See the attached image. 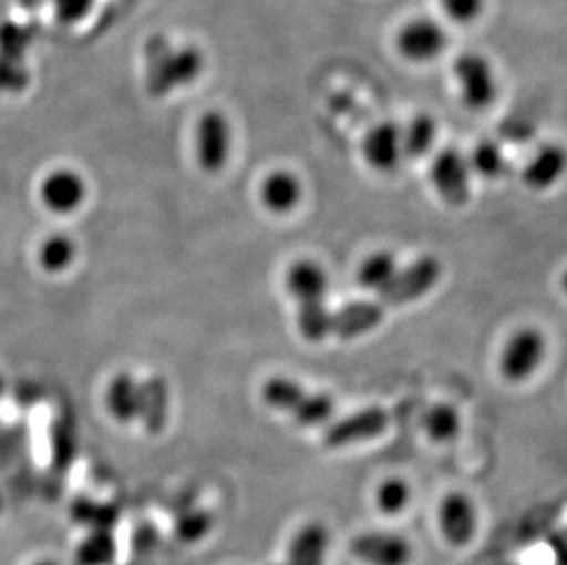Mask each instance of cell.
I'll return each mask as SVG.
<instances>
[{"instance_id": "1", "label": "cell", "mask_w": 567, "mask_h": 565, "mask_svg": "<svg viewBox=\"0 0 567 565\" xmlns=\"http://www.w3.org/2000/svg\"><path fill=\"white\" fill-rule=\"evenodd\" d=\"M203 69V52L197 47H175L158 38L145 50V85L151 96L164 97L192 85Z\"/></svg>"}, {"instance_id": "2", "label": "cell", "mask_w": 567, "mask_h": 565, "mask_svg": "<svg viewBox=\"0 0 567 565\" xmlns=\"http://www.w3.org/2000/svg\"><path fill=\"white\" fill-rule=\"evenodd\" d=\"M262 400L270 408L295 417L301 427H318L329 421L334 404L329 396L309 393L295 380L274 377L262 386Z\"/></svg>"}, {"instance_id": "3", "label": "cell", "mask_w": 567, "mask_h": 565, "mask_svg": "<svg viewBox=\"0 0 567 565\" xmlns=\"http://www.w3.org/2000/svg\"><path fill=\"white\" fill-rule=\"evenodd\" d=\"M454 75L460 85L461 100L466 107L472 111H483L493 105L498 94V86L487 58H483L477 52L457 55L454 61Z\"/></svg>"}, {"instance_id": "4", "label": "cell", "mask_w": 567, "mask_h": 565, "mask_svg": "<svg viewBox=\"0 0 567 565\" xmlns=\"http://www.w3.org/2000/svg\"><path fill=\"white\" fill-rule=\"evenodd\" d=\"M441 274L443 268L435 257H421L401 273L396 270L393 279L379 290L380 301L393 307L412 304L415 299L423 298L424 294H429L440 282Z\"/></svg>"}, {"instance_id": "5", "label": "cell", "mask_w": 567, "mask_h": 565, "mask_svg": "<svg viewBox=\"0 0 567 565\" xmlns=\"http://www.w3.org/2000/svg\"><path fill=\"white\" fill-rule=\"evenodd\" d=\"M396 52L412 63H429L440 58L449 47V35L440 22L430 17H415L399 28Z\"/></svg>"}, {"instance_id": "6", "label": "cell", "mask_w": 567, "mask_h": 565, "mask_svg": "<svg viewBox=\"0 0 567 565\" xmlns=\"http://www.w3.org/2000/svg\"><path fill=\"white\" fill-rule=\"evenodd\" d=\"M230 122L220 111H208L195 129V155L206 173H219L230 156Z\"/></svg>"}, {"instance_id": "7", "label": "cell", "mask_w": 567, "mask_h": 565, "mask_svg": "<svg viewBox=\"0 0 567 565\" xmlns=\"http://www.w3.org/2000/svg\"><path fill=\"white\" fill-rule=\"evenodd\" d=\"M546 355V338L536 329L514 332L505 343L499 368L511 382H524L535 373Z\"/></svg>"}, {"instance_id": "8", "label": "cell", "mask_w": 567, "mask_h": 565, "mask_svg": "<svg viewBox=\"0 0 567 565\" xmlns=\"http://www.w3.org/2000/svg\"><path fill=\"white\" fill-rule=\"evenodd\" d=\"M285 287L298 304L300 312L327 309L326 296L329 279L323 268L311 259L292 263L285 274Z\"/></svg>"}, {"instance_id": "9", "label": "cell", "mask_w": 567, "mask_h": 565, "mask_svg": "<svg viewBox=\"0 0 567 565\" xmlns=\"http://www.w3.org/2000/svg\"><path fill=\"white\" fill-rule=\"evenodd\" d=\"M430 176L435 189L450 206H463L468 201V164L460 151L452 147L441 151L432 162Z\"/></svg>"}, {"instance_id": "10", "label": "cell", "mask_w": 567, "mask_h": 565, "mask_svg": "<svg viewBox=\"0 0 567 565\" xmlns=\"http://www.w3.org/2000/svg\"><path fill=\"white\" fill-rule=\"evenodd\" d=\"M388 424H390V417L384 410L368 408V410L346 417L342 421L334 422L327 430L323 441L329 449H342L349 444L379 438L380 433L385 432Z\"/></svg>"}, {"instance_id": "11", "label": "cell", "mask_w": 567, "mask_h": 565, "mask_svg": "<svg viewBox=\"0 0 567 565\" xmlns=\"http://www.w3.org/2000/svg\"><path fill=\"white\" fill-rule=\"evenodd\" d=\"M85 182L75 171H52L41 184L44 206L54 214H72L85 201Z\"/></svg>"}, {"instance_id": "12", "label": "cell", "mask_w": 567, "mask_h": 565, "mask_svg": "<svg viewBox=\"0 0 567 565\" xmlns=\"http://www.w3.org/2000/svg\"><path fill=\"white\" fill-rule=\"evenodd\" d=\"M362 151L373 170L390 173L399 166L401 156L404 155L401 129L395 123H379L365 134Z\"/></svg>"}, {"instance_id": "13", "label": "cell", "mask_w": 567, "mask_h": 565, "mask_svg": "<svg viewBox=\"0 0 567 565\" xmlns=\"http://www.w3.org/2000/svg\"><path fill=\"white\" fill-rule=\"evenodd\" d=\"M349 549L357 558L371 565H406L410 561V545L395 534H360Z\"/></svg>"}, {"instance_id": "14", "label": "cell", "mask_w": 567, "mask_h": 565, "mask_svg": "<svg viewBox=\"0 0 567 565\" xmlns=\"http://www.w3.org/2000/svg\"><path fill=\"white\" fill-rule=\"evenodd\" d=\"M384 320V309L382 305L373 301H354V304L343 305L332 315L331 335L351 340L362 335L373 331Z\"/></svg>"}, {"instance_id": "15", "label": "cell", "mask_w": 567, "mask_h": 565, "mask_svg": "<svg viewBox=\"0 0 567 565\" xmlns=\"http://www.w3.org/2000/svg\"><path fill=\"white\" fill-rule=\"evenodd\" d=\"M567 171V153L560 145H544L524 170V182L530 189L555 186Z\"/></svg>"}, {"instance_id": "16", "label": "cell", "mask_w": 567, "mask_h": 565, "mask_svg": "<svg viewBox=\"0 0 567 565\" xmlns=\"http://www.w3.org/2000/svg\"><path fill=\"white\" fill-rule=\"evenodd\" d=\"M441 525L450 544L465 545L476 531V514L463 494H450L441 505Z\"/></svg>"}, {"instance_id": "17", "label": "cell", "mask_w": 567, "mask_h": 565, "mask_svg": "<svg viewBox=\"0 0 567 565\" xmlns=\"http://www.w3.org/2000/svg\"><path fill=\"white\" fill-rule=\"evenodd\" d=\"M169 413V386L162 377L140 382V417L138 421L151 433L161 432Z\"/></svg>"}, {"instance_id": "18", "label": "cell", "mask_w": 567, "mask_h": 565, "mask_svg": "<svg viewBox=\"0 0 567 565\" xmlns=\"http://www.w3.org/2000/svg\"><path fill=\"white\" fill-rule=\"evenodd\" d=\"M105 405L120 424L138 421L140 380L134 379L133 374H116L105 391Z\"/></svg>"}, {"instance_id": "19", "label": "cell", "mask_w": 567, "mask_h": 565, "mask_svg": "<svg viewBox=\"0 0 567 565\" xmlns=\"http://www.w3.org/2000/svg\"><path fill=\"white\" fill-rule=\"evenodd\" d=\"M261 201L272 214H290L301 201L298 176L290 171H272L262 182Z\"/></svg>"}, {"instance_id": "20", "label": "cell", "mask_w": 567, "mask_h": 565, "mask_svg": "<svg viewBox=\"0 0 567 565\" xmlns=\"http://www.w3.org/2000/svg\"><path fill=\"white\" fill-rule=\"evenodd\" d=\"M329 536L320 523H311L296 536L290 545L287 565H323Z\"/></svg>"}, {"instance_id": "21", "label": "cell", "mask_w": 567, "mask_h": 565, "mask_svg": "<svg viewBox=\"0 0 567 565\" xmlns=\"http://www.w3.org/2000/svg\"><path fill=\"white\" fill-rule=\"evenodd\" d=\"M396 270L399 268H396L395 257L391 256L390 251H375L360 265L357 279L360 287L379 292L393 279Z\"/></svg>"}, {"instance_id": "22", "label": "cell", "mask_w": 567, "mask_h": 565, "mask_svg": "<svg viewBox=\"0 0 567 565\" xmlns=\"http://www.w3.org/2000/svg\"><path fill=\"white\" fill-rule=\"evenodd\" d=\"M75 243L69 235H50L39 246V263L47 273L60 274L74 263Z\"/></svg>"}, {"instance_id": "23", "label": "cell", "mask_w": 567, "mask_h": 565, "mask_svg": "<svg viewBox=\"0 0 567 565\" xmlns=\"http://www.w3.org/2000/svg\"><path fill=\"white\" fill-rule=\"evenodd\" d=\"M435 133H437V125H435L434 117H430L429 114H419L413 117L406 131L402 133L404 155L412 156V158H421L426 155L434 145Z\"/></svg>"}, {"instance_id": "24", "label": "cell", "mask_w": 567, "mask_h": 565, "mask_svg": "<svg viewBox=\"0 0 567 565\" xmlns=\"http://www.w3.org/2000/svg\"><path fill=\"white\" fill-rule=\"evenodd\" d=\"M424 430L437 443H446L460 432L461 421L457 411L449 404H437L430 408L424 415Z\"/></svg>"}, {"instance_id": "25", "label": "cell", "mask_w": 567, "mask_h": 565, "mask_svg": "<svg viewBox=\"0 0 567 565\" xmlns=\"http://www.w3.org/2000/svg\"><path fill=\"white\" fill-rule=\"evenodd\" d=\"M114 547L111 531H91L81 542L78 561L81 565H109L114 558Z\"/></svg>"}, {"instance_id": "26", "label": "cell", "mask_w": 567, "mask_h": 565, "mask_svg": "<svg viewBox=\"0 0 567 565\" xmlns=\"http://www.w3.org/2000/svg\"><path fill=\"white\" fill-rule=\"evenodd\" d=\"M72 514H74L75 522L83 523L92 531H111L113 523L116 522V512L113 507L91 502V500L75 502Z\"/></svg>"}, {"instance_id": "27", "label": "cell", "mask_w": 567, "mask_h": 565, "mask_svg": "<svg viewBox=\"0 0 567 565\" xmlns=\"http://www.w3.org/2000/svg\"><path fill=\"white\" fill-rule=\"evenodd\" d=\"M472 167L485 178H498L505 171V156L494 142H482L472 153Z\"/></svg>"}, {"instance_id": "28", "label": "cell", "mask_w": 567, "mask_h": 565, "mask_svg": "<svg viewBox=\"0 0 567 565\" xmlns=\"http://www.w3.org/2000/svg\"><path fill=\"white\" fill-rule=\"evenodd\" d=\"M214 520L206 511H189L183 517H178L177 536L186 544H195L212 531Z\"/></svg>"}, {"instance_id": "29", "label": "cell", "mask_w": 567, "mask_h": 565, "mask_svg": "<svg viewBox=\"0 0 567 565\" xmlns=\"http://www.w3.org/2000/svg\"><path fill=\"white\" fill-rule=\"evenodd\" d=\"M410 500V489L402 480H388L380 485L377 492V503L388 514H395L406 507Z\"/></svg>"}, {"instance_id": "30", "label": "cell", "mask_w": 567, "mask_h": 565, "mask_svg": "<svg viewBox=\"0 0 567 565\" xmlns=\"http://www.w3.org/2000/svg\"><path fill=\"white\" fill-rule=\"evenodd\" d=\"M441 10L455 24H472L485 8V0H440Z\"/></svg>"}, {"instance_id": "31", "label": "cell", "mask_w": 567, "mask_h": 565, "mask_svg": "<svg viewBox=\"0 0 567 565\" xmlns=\"http://www.w3.org/2000/svg\"><path fill=\"white\" fill-rule=\"evenodd\" d=\"M55 17L63 24H78L85 17L91 16L96 0H52Z\"/></svg>"}, {"instance_id": "32", "label": "cell", "mask_w": 567, "mask_h": 565, "mask_svg": "<svg viewBox=\"0 0 567 565\" xmlns=\"http://www.w3.org/2000/svg\"><path fill=\"white\" fill-rule=\"evenodd\" d=\"M33 565H58V564H55V562H52V561H39L38 564H33Z\"/></svg>"}, {"instance_id": "33", "label": "cell", "mask_w": 567, "mask_h": 565, "mask_svg": "<svg viewBox=\"0 0 567 565\" xmlns=\"http://www.w3.org/2000/svg\"><path fill=\"white\" fill-rule=\"evenodd\" d=\"M563 287H564V290H566V294H567V270H566V274H564Z\"/></svg>"}, {"instance_id": "34", "label": "cell", "mask_w": 567, "mask_h": 565, "mask_svg": "<svg viewBox=\"0 0 567 565\" xmlns=\"http://www.w3.org/2000/svg\"><path fill=\"white\" fill-rule=\"evenodd\" d=\"M2 391H4V380L0 379V396H2Z\"/></svg>"}, {"instance_id": "35", "label": "cell", "mask_w": 567, "mask_h": 565, "mask_svg": "<svg viewBox=\"0 0 567 565\" xmlns=\"http://www.w3.org/2000/svg\"><path fill=\"white\" fill-rule=\"evenodd\" d=\"M285 565H287V564H285Z\"/></svg>"}]
</instances>
